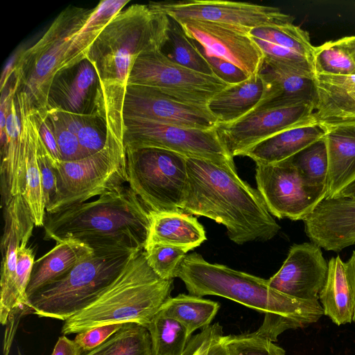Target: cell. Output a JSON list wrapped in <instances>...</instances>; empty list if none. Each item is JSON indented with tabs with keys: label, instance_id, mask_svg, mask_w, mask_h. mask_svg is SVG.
Listing matches in <instances>:
<instances>
[{
	"label": "cell",
	"instance_id": "49",
	"mask_svg": "<svg viewBox=\"0 0 355 355\" xmlns=\"http://www.w3.org/2000/svg\"><path fill=\"white\" fill-rule=\"evenodd\" d=\"M83 352L74 340L63 335L59 337L51 355H81Z\"/></svg>",
	"mask_w": 355,
	"mask_h": 355
},
{
	"label": "cell",
	"instance_id": "24",
	"mask_svg": "<svg viewBox=\"0 0 355 355\" xmlns=\"http://www.w3.org/2000/svg\"><path fill=\"white\" fill-rule=\"evenodd\" d=\"M94 250L75 239H66L34 262L26 290L28 299L44 287L60 280L79 263L92 255Z\"/></svg>",
	"mask_w": 355,
	"mask_h": 355
},
{
	"label": "cell",
	"instance_id": "51",
	"mask_svg": "<svg viewBox=\"0 0 355 355\" xmlns=\"http://www.w3.org/2000/svg\"><path fill=\"white\" fill-rule=\"evenodd\" d=\"M223 327L219 328L214 336L207 355H230L228 349L223 340Z\"/></svg>",
	"mask_w": 355,
	"mask_h": 355
},
{
	"label": "cell",
	"instance_id": "20",
	"mask_svg": "<svg viewBox=\"0 0 355 355\" xmlns=\"http://www.w3.org/2000/svg\"><path fill=\"white\" fill-rule=\"evenodd\" d=\"M5 132L7 140L1 144V196L2 207L26 188L27 137L26 127L20 120L14 97L7 116Z\"/></svg>",
	"mask_w": 355,
	"mask_h": 355
},
{
	"label": "cell",
	"instance_id": "9",
	"mask_svg": "<svg viewBox=\"0 0 355 355\" xmlns=\"http://www.w3.org/2000/svg\"><path fill=\"white\" fill-rule=\"evenodd\" d=\"M125 150L129 187L147 210H181L188 183L186 157L157 148Z\"/></svg>",
	"mask_w": 355,
	"mask_h": 355
},
{
	"label": "cell",
	"instance_id": "56",
	"mask_svg": "<svg viewBox=\"0 0 355 355\" xmlns=\"http://www.w3.org/2000/svg\"><path fill=\"white\" fill-rule=\"evenodd\" d=\"M349 96L352 101L355 103V91L352 92L349 94Z\"/></svg>",
	"mask_w": 355,
	"mask_h": 355
},
{
	"label": "cell",
	"instance_id": "21",
	"mask_svg": "<svg viewBox=\"0 0 355 355\" xmlns=\"http://www.w3.org/2000/svg\"><path fill=\"white\" fill-rule=\"evenodd\" d=\"M322 123L329 159L326 199H329L355 181V119Z\"/></svg>",
	"mask_w": 355,
	"mask_h": 355
},
{
	"label": "cell",
	"instance_id": "44",
	"mask_svg": "<svg viewBox=\"0 0 355 355\" xmlns=\"http://www.w3.org/2000/svg\"><path fill=\"white\" fill-rule=\"evenodd\" d=\"M193 42L199 52L209 64L213 74L228 85L242 83L251 76L235 64L214 54L199 43Z\"/></svg>",
	"mask_w": 355,
	"mask_h": 355
},
{
	"label": "cell",
	"instance_id": "57",
	"mask_svg": "<svg viewBox=\"0 0 355 355\" xmlns=\"http://www.w3.org/2000/svg\"><path fill=\"white\" fill-rule=\"evenodd\" d=\"M18 355H22L19 349H18Z\"/></svg>",
	"mask_w": 355,
	"mask_h": 355
},
{
	"label": "cell",
	"instance_id": "14",
	"mask_svg": "<svg viewBox=\"0 0 355 355\" xmlns=\"http://www.w3.org/2000/svg\"><path fill=\"white\" fill-rule=\"evenodd\" d=\"M313 103L258 110L230 123L218 124L217 130L234 157L259 142L284 130L319 122Z\"/></svg>",
	"mask_w": 355,
	"mask_h": 355
},
{
	"label": "cell",
	"instance_id": "25",
	"mask_svg": "<svg viewBox=\"0 0 355 355\" xmlns=\"http://www.w3.org/2000/svg\"><path fill=\"white\" fill-rule=\"evenodd\" d=\"M325 125L320 122L293 128L268 138L246 150L242 156L256 164H272L288 159L322 139Z\"/></svg>",
	"mask_w": 355,
	"mask_h": 355
},
{
	"label": "cell",
	"instance_id": "37",
	"mask_svg": "<svg viewBox=\"0 0 355 355\" xmlns=\"http://www.w3.org/2000/svg\"><path fill=\"white\" fill-rule=\"evenodd\" d=\"M313 63L315 74H355V63L353 58L338 40L314 46Z\"/></svg>",
	"mask_w": 355,
	"mask_h": 355
},
{
	"label": "cell",
	"instance_id": "52",
	"mask_svg": "<svg viewBox=\"0 0 355 355\" xmlns=\"http://www.w3.org/2000/svg\"><path fill=\"white\" fill-rule=\"evenodd\" d=\"M346 266V271L348 279L353 288L354 297H355V251L353 252L350 258L347 261L345 262ZM353 322H355V309L353 318Z\"/></svg>",
	"mask_w": 355,
	"mask_h": 355
},
{
	"label": "cell",
	"instance_id": "1",
	"mask_svg": "<svg viewBox=\"0 0 355 355\" xmlns=\"http://www.w3.org/2000/svg\"><path fill=\"white\" fill-rule=\"evenodd\" d=\"M169 26L165 13L133 4L114 15L91 46L86 59L98 78L96 111L107 128L123 130V102L132 65L139 55L162 50Z\"/></svg>",
	"mask_w": 355,
	"mask_h": 355
},
{
	"label": "cell",
	"instance_id": "3",
	"mask_svg": "<svg viewBox=\"0 0 355 355\" xmlns=\"http://www.w3.org/2000/svg\"><path fill=\"white\" fill-rule=\"evenodd\" d=\"M191 295H217L264 314L256 332L272 342L285 331L316 322L323 309L318 300H304L271 288L265 279L219 263H211L199 254L184 258L178 272Z\"/></svg>",
	"mask_w": 355,
	"mask_h": 355
},
{
	"label": "cell",
	"instance_id": "12",
	"mask_svg": "<svg viewBox=\"0 0 355 355\" xmlns=\"http://www.w3.org/2000/svg\"><path fill=\"white\" fill-rule=\"evenodd\" d=\"M257 190L271 215L304 220L327 197V188L313 184L290 159L256 164Z\"/></svg>",
	"mask_w": 355,
	"mask_h": 355
},
{
	"label": "cell",
	"instance_id": "8",
	"mask_svg": "<svg viewBox=\"0 0 355 355\" xmlns=\"http://www.w3.org/2000/svg\"><path fill=\"white\" fill-rule=\"evenodd\" d=\"M56 193L46 213H53L123 186L128 182L123 138L106 135L104 147L86 157L53 166Z\"/></svg>",
	"mask_w": 355,
	"mask_h": 355
},
{
	"label": "cell",
	"instance_id": "22",
	"mask_svg": "<svg viewBox=\"0 0 355 355\" xmlns=\"http://www.w3.org/2000/svg\"><path fill=\"white\" fill-rule=\"evenodd\" d=\"M71 79L56 77L49 96V109L55 108L75 114H97L96 98L98 78L86 59L72 67Z\"/></svg>",
	"mask_w": 355,
	"mask_h": 355
},
{
	"label": "cell",
	"instance_id": "23",
	"mask_svg": "<svg viewBox=\"0 0 355 355\" xmlns=\"http://www.w3.org/2000/svg\"><path fill=\"white\" fill-rule=\"evenodd\" d=\"M268 85L263 100L253 111L311 102L316 107L315 78L286 71L263 63L259 71Z\"/></svg>",
	"mask_w": 355,
	"mask_h": 355
},
{
	"label": "cell",
	"instance_id": "19",
	"mask_svg": "<svg viewBox=\"0 0 355 355\" xmlns=\"http://www.w3.org/2000/svg\"><path fill=\"white\" fill-rule=\"evenodd\" d=\"M304 223L310 240L325 250L339 252L355 245V199H324Z\"/></svg>",
	"mask_w": 355,
	"mask_h": 355
},
{
	"label": "cell",
	"instance_id": "11",
	"mask_svg": "<svg viewBox=\"0 0 355 355\" xmlns=\"http://www.w3.org/2000/svg\"><path fill=\"white\" fill-rule=\"evenodd\" d=\"M128 84L153 87L180 101L205 106L228 86L214 75L173 62L161 50L144 53L136 58Z\"/></svg>",
	"mask_w": 355,
	"mask_h": 355
},
{
	"label": "cell",
	"instance_id": "13",
	"mask_svg": "<svg viewBox=\"0 0 355 355\" xmlns=\"http://www.w3.org/2000/svg\"><path fill=\"white\" fill-rule=\"evenodd\" d=\"M151 8L165 13L179 24L199 20L254 28L293 23L294 17L279 8L248 2L220 0H184L150 1Z\"/></svg>",
	"mask_w": 355,
	"mask_h": 355
},
{
	"label": "cell",
	"instance_id": "10",
	"mask_svg": "<svg viewBox=\"0 0 355 355\" xmlns=\"http://www.w3.org/2000/svg\"><path fill=\"white\" fill-rule=\"evenodd\" d=\"M123 123L125 149L157 148L186 157L234 164L217 128L193 129L135 118H124Z\"/></svg>",
	"mask_w": 355,
	"mask_h": 355
},
{
	"label": "cell",
	"instance_id": "4",
	"mask_svg": "<svg viewBox=\"0 0 355 355\" xmlns=\"http://www.w3.org/2000/svg\"><path fill=\"white\" fill-rule=\"evenodd\" d=\"M150 213L129 186L123 185L97 199L46 213V240L80 241L94 252L144 250Z\"/></svg>",
	"mask_w": 355,
	"mask_h": 355
},
{
	"label": "cell",
	"instance_id": "55",
	"mask_svg": "<svg viewBox=\"0 0 355 355\" xmlns=\"http://www.w3.org/2000/svg\"><path fill=\"white\" fill-rule=\"evenodd\" d=\"M110 342V338L105 341L104 343L101 344L98 347L94 349L93 350L89 351L86 352L84 355H101L103 349L108 345Z\"/></svg>",
	"mask_w": 355,
	"mask_h": 355
},
{
	"label": "cell",
	"instance_id": "28",
	"mask_svg": "<svg viewBox=\"0 0 355 355\" xmlns=\"http://www.w3.org/2000/svg\"><path fill=\"white\" fill-rule=\"evenodd\" d=\"M315 116L320 123L355 119V103L349 94L355 91V74H315Z\"/></svg>",
	"mask_w": 355,
	"mask_h": 355
},
{
	"label": "cell",
	"instance_id": "54",
	"mask_svg": "<svg viewBox=\"0 0 355 355\" xmlns=\"http://www.w3.org/2000/svg\"><path fill=\"white\" fill-rule=\"evenodd\" d=\"M338 197L355 199V181L344 189Z\"/></svg>",
	"mask_w": 355,
	"mask_h": 355
},
{
	"label": "cell",
	"instance_id": "39",
	"mask_svg": "<svg viewBox=\"0 0 355 355\" xmlns=\"http://www.w3.org/2000/svg\"><path fill=\"white\" fill-rule=\"evenodd\" d=\"M288 159L313 184L327 187L329 159L324 138L310 145Z\"/></svg>",
	"mask_w": 355,
	"mask_h": 355
},
{
	"label": "cell",
	"instance_id": "31",
	"mask_svg": "<svg viewBox=\"0 0 355 355\" xmlns=\"http://www.w3.org/2000/svg\"><path fill=\"white\" fill-rule=\"evenodd\" d=\"M219 309L217 302L191 294H179L170 297L159 311L180 322L191 336L196 330L209 326Z\"/></svg>",
	"mask_w": 355,
	"mask_h": 355
},
{
	"label": "cell",
	"instance_id": "18",
	"mask_svg": "<svg viewBox=\"0 0 355 355\" xmlns=\"http://www.w3.org/2000/svg\"><path fill=\"white\" fill-rule=\"evenodd\" d=\"M328 263L321 248L311 243L294 244L280 269L269 279L275 290L304 300H318L327 276Z\"/></svg>",
	"mask_w": 355,
	"mask_h": 355
},
{
	"label": "cell",
	"instance_id": "36",
	"mask_svg": "<svg viewBox=\"0 0 355 355\" xmlns=\"http://www.w3.org/2000/svg\"><path fill=\"white\" fill-rule=\"evenodd\" d=\"M101 355H152L147 328L137 323H125L110 338Z\"/></svg>",
	"mask_w": 355,
	"mask_h": 355
},
{
	"label": "cell",
	"instance_id": "43",
	"mask_svg": "<svg viewBox=\"0 0 355 355\" xmlns=\"http://www.w3.org/2000/svg\"><path fill=\"white\" fill-rule=\"evenodd\" d=\"M28 241L23 242L18 250L15 273V287L19 309L24 315L30 313L27 287L34 265L35 254L33 248L27 247Z\"/></svg>",
	"mask_w": 355,
	"mask_h": 355
},
{
	"label": "cell",
	"instance_id": "6",
	"mask_svg": "<svg viewBox=\"0 0 355 355\" xmlns=\"http://www.w3.org/2000/svg\"><path fill=\"white\" fill-rule=\"evenodd\" d=\"M94 8L70 6L55 18L43 36L25 49L15 65L17 94L24 93L39 114L48 113L49 96L55 78L62 71L67 50Z\"/></svg>",
	"mask_w": 355,
	"mask_h": 355
},
{
	"label": "cell",
	"instance_id": "29",
	"mask_svg": "<svg viewBox=\"0 0 355 355\" xmlns=\"http://www.w3.org/2000/svg\"><path fill=\"white\" fill-rule=\"evenodd\" d=\"M319 300L324 315L337 325L353 322L355 309L354 291L347 275L345 263L339 255L328 261L327 276L320 292Z\"/></svg>",
	"mask_w": 355,
	"mask_h": 355
},
{
	"label": "cell",
	"instance_id": "47",
	"mask_svg": "<svg viewBox=\"0 0 355 355\" xmlns=\"http://www.w3.org/2000/svg\"><path fill=\"white\" fill-rule=\"evenodd\" d=\"M221 327L216 322L191 336L182 355H207L214 336Z\"/></svg>",
	"mask_w": 355,
	"mask_h": 355
},
{
	"label": "cell",
	"instance_id": "33",
	"mask_svg": "<svg viewBox=\"0 0 355 355\" xmlns=\"http://www.w3.org/2000/svg\"><path fill=\"white\" fill-rule=\"evenodd\" d=\"M169 18L168 40L162 48H166L168 51L163 52L164 54L179 65L201 73L214 75L209 64L199 52L194 42L186 35L178 21Z\"/></svg>",
	"mask_w": 355,
	"mask_h": 355
},
{
	"label": "cell",
	"instance_id": "26",
	"mask_svg": "<svg viewBox=\"0 0 355 355\" xmlns=\"http://www.w3.org/2000/svg\"><path fill=\"white\" fill-rule=\"evenodd\" d=\"M268 85L259 73L216 94L207 103L218 124L234 123L252 112L263 100Z\"/></svg>",
	"mask_w": 355,
	"mask_h": 355
},
{
	"label": "cell",
	"instance_id": "41",
	"mask_svg": "<svg viewBox=\"0 0 355 355\" xmlns=\"http://www.w3.org/2000/svg\"><path fill=\"white\" fill-rule=\"evenodd\" d=\"M230 355H286L285 350L256 331L223 336Z\"/></svg>",
	"mask_w": 355,
	"mask_h": 355
},
{
	"label": "cell",
	"instance_id": "7",
	"mask_svg": "<svg viewBox=\"0 0 355 355\" xmlns=\"http://www.w3.org/2000/svg\"><path fill=\"white\" fill-rule=\"evenodd\" d=\"M136 253L94 252L65 277L29 297L30 313L65 321L94 302Z\"/></svg>",
	"mask_w": 355,
	"mask_h": 355
},
{
	"label": "cell",
	"instance_id": "53",
	"mask_svg": "<svg viewBox=\"0 0 355 355\" xmlns=\"http://www.w3.org/2000/svg\"><path fill=\"white\" fill-rule=\"evenodd\" d=\"M338 41L349 53L355 63V36L345 37Z\"/></svg>",
	"mask_w": 355,
	"mask_h": 355
},
{
	"label": "cell",
	"instance_id": "42",
	"mask_svg": "<svg viewBox=\"0 0 355 355\" xmlns=\"http://www.w3.org/2000/svg\"><path fill=\"white\" fill-rule=\"evenodd\" d=\"M48 118L62 161L71 162L87 157L83 150L77 136L65 125L56 110L49 109Z\"/></svg>",
	"mask_w": 355,
	"mask_h": 355
},
{
	"label": "cell",
	"instance_id": "2",
	"mask_svg": "<svg viewBox=\"0 0 355 355\" xmlns=\"http://www.w3.org/2000/svg\"><path fill=\"white\" fill-rule=\"evenodd\" d=\"M188 183L184 213L223 225L229 238L242 245L267 241L280 230L258 190L237 175L234 164L186 157Z\"/></svg>",
	"mask_w": 355,
	"mask_h": 355
},
{
	"label": "cell",
	"instance_id": "50",
	"mask_svg": "<svg viewBox=\"0 0 355 355\" xmlns=\"http://www.w3.org/2000/svg\"><path fill=\"white\" fill-rule=\"evenodd\" d=\"M24 49V48H22L15 51L7 61L1 76V91L7 86L11 76L14 73L17 60Z\"/></svg>",
	"mask_w": 355,
	"mask_h": 355
},
{
	"label": "cell",
	"instance_id": "5",
	"mask_svg": "<svg viewBox=\"0 0 355 355\" xmlns=\"http://www.w3.org/2000/svg\"><path fill=\"white\" fill-rule=\"evenodd\" d=\"M173 280L161 279L144 250L132 256L116 279L90 304L64 321L63 335L96 327L134 322L145 327L171 297Z\"/></svg>",
	"mask_w": 355,
	"mask_h": 355
},
{
	"label": "cell",
	"instance_id": "35",
	"mask_svg": "<svg viewBox=\"0 0 355 355\" xmlns=\"http://www.w3.org/2000/svg\"><path fill=\"white\" fill-rule=\"evenodd\" d=\"M253 38L265 40L299 53L313 60L314 46L308 32L293 23L260 26L250 31Z\"/></svg>",
	"mask_w": 355,
	"mask_h": 355
},
{
	"label": "cell",
	"instance_id": "15",
	"mask_svg": "<svg viewBox=\"0 0 355 355\" xmlns=\"http://www.w3.org/2000/svg\"><path fill=\"white\" fill-rule=\"evenodd\" d=\"M124 118L142 119L193 129L216 128L217 118L207 106L187 103L150 87L128 85L123 102Z\"/></svg>",
	"mask_w": 355,
	"mask_h": 355
},
{
	"label": "cell",
	"instance_id": "38",
	"mask_svg": "<svg viewBox=\"0 0 355 355\" xmlns=\"http://www.w3.org/2000/svg\"><path fill=\"white\" fill-rule=\"evenodd\" d=\"M252 39L263 54L264 63L286 71L315 78L313 63L310 58L265 40Z\"/></svg>",
	"mask_w": 355,
	"mask_h": 355
},
{
	"label": "cell",
	"instance_id": "34",
	"mask_svg": "<svg viewBox=\"0 0 355 355\" xmlns=\"http://www.w3.org/2000/svg\"><path fill=\"white\" fill-rule=\"evenodd\" d=\"M68 128L78 137L87 156L101 150L106 141V125L98 114H80L55 109Z\"/></svg>",
	"mask_w": 355,
	"mask_h": 355
},
{
	"label": "cell",
	"instance_id": "48",
	"mask_svg": "<svg viewBox=\"0 0 355 355\" xmlns=\"http://www.w3.org/2000/svg\"><path fill=\"white\" fill-rule=\"evenodd\" d=\"M36 114L38 119L39 132L42 141L54 161L55 162L60 161V153L48 118V113L45 114H39L36 112Z\"/></svg>",
	"mask_w": 355,
	"mask_h": 355
},
{
	"label": "cell",
	"instance_id": "45",
	"mask_svg": "<svg viewBox=\"0 0 355 355\" xmlns=\"http://www.w3.org/2000/svg\"><path fill=\"white\" fill-rule=\"evenodd\" d=\"M37 148L46 208L53 201L56 193V178L53 167L55 162L42 141L39 131L37 137Z\"/></svg>",
	"mask_w": 355,
	"mask_h": 355
},
{
	"label": "cell",
	"instance_id": "46",
	"mask_svg": "<svg viewBox=\"0 0 355 355\" xmlns=\"http://www.w3.org/2000/svg\"><path fill=\"white\" fill-rule=\"evenodd\" d=\"M125 324L114 323L96 327L86 331L77 334L74 341L84 352L93 350L107 341L120 330Z\"/></svg>",
	"mask_w": 355,
	"mask_h": 355
},
{
	"label": "cell",
	"instance_id": "17",
	"mask_svg": "<svg viewBox=\"0 0 355 355\" xmlns=\"http://www.w3.org/2000/svg\"><path fill=\"white\" fill-rule=\"evenodd\" d=\"M180 24L190 39L214 54L232 62L250 76L259 73L264 56L249 35L250 30L199 20Z\"/></svg>",
	"mask_w": 355,
	"mask_h": 355
},
{
	"label": "cell",
	"instance_id": "27",
	"mask_svg": "<svg viewBox=\"0 0 355 355\" xmlns=\"http://www.w3.org/2000/svg\"><path fill=\"white\" fill-rule=\"evenodd\" d=\"M150 213L146 244L160 243L189 252L206 239L204 227L196 218L182 211Z\"/></svg>",
	"mask_w": 355,
	"mask_h": 355
},
{
	"label": "cell",
	"instance_id": "30",
	"mask_svg": "<svg viewBox=\"0 0 355 355\" xmlns=\"http://www.w3.org/2000/svg\"><path fill=\"white\" fill-rule=\"evenodd\" d=\"M129 3L128 0L101 1L85 24L76 33L67 50L62 71L86 60L89 51L111 19Z\"/></svg>",
	"mask_w": 355,
	"mask_h": 355
},
{
	"label": "cell",
	"instance_id": "16",
	"mask_svg": "<svg viewBox=\"0 0 355 355\" xmlns=\"http://www.w3.org/2000/svg\"><path fill=\"white\" fill-rule=\"evenodd\" d=\"M3 209L4 227L1 241L0 322L6 325L16 315H24L19 309L15 287L18 250L29 241L35 226L22 194L14 196Z\"/></svg>",
	"mask_w": 355,
	"mask_h": 355
},
{
	"label": "cell",
	"instance_id": "32",
	"mask_svg": "<svg viewBox=\"0 0 355 355\" xmlns=\"http://www.w3.org/2000/svg\"><path fill=\"white\" fill-rule=\"evenodd\" d=\"M146 328L150 337L152 355H182L191 337L180 322L159 311Z\"/></svg>",
	"mask_w": 355,
	"mask_h": 355
},
{
	"label": "cell",
	"instance_id": "40",
	"mask_svg": "<svg viewBox=\"0 0 355 355\" xmlns=\"http://www.w3.org/2000/svg\"><path fill=\"white\" fill-rule=\"evenodd\" d=\"M144 252L148 266L164 280L177 277L179 268L187 252L182 248L160 243L146 245Z\"/></svg>",
	"mask_w": 355,
	"mask_h": 355
}]
</instances>
